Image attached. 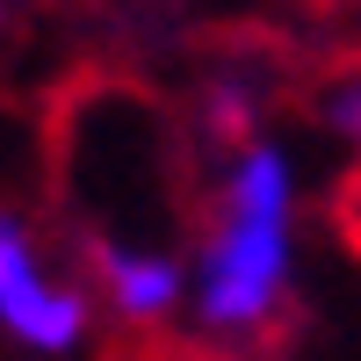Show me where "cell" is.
Returning a JSON list of instances; mask_svg holds the SVG:
<instances>
[{
  "instance_id": "cell-1",
  "label": "cell",
  "mask_w": 361,
  "mask_h": 361,
  "mask_svg": "<svg viewBox=\"0 0 361 361\" xmlns=\"http://www.w3.org/2000/svg\"><path fill=\"white\" fill-rule=\"evenodd\" d=\"M304 282V159L282 130L224 145L188 238V325L209 354H253L289 325Z\"/></svg>"
},
{
  "instance_id": "cell-5",
  "label": "cell",
  "mask_w": 361,
  "mask_h": 361,
  "mask_svg": "<svg viewBox=\"0 0 361 361\" xmlns=\"http://www.w3.org/2000/svg\"><path fill=\"white\" fill-rule=\"evenodd\" d=\"M311 123L361 173V58H340V66H325L311 80Z\"/></svg>"
},
{
  "instance_id": "cell-3",
  "label": "cell",
  "mask_w": 361,
  "mask_h": 361,
  "mask_svg": "<svg viewBox=\"0 0 361 361\" xmlns=\"http://www.w3.org/2000/svg\"><path fill=\"white\" fill-rule=\"evenodd\" d=\"M87 282L109 325L123 333H173L188 325V246H173L159 231H130V224H102L87 231Z\"/></svg>"
},
{
  "instance_id": "cell-6",
  "label": "cell",
  "mask_w": 361,
  "mask_h": 361,
  "mask_svg": "<svg viewBox=\"0 0 361 361\" xmlns=\"http://www.w3.org/2000/svg\"><path fill=\"white\" fill-rule=\"evenodd\" d=\"M347 231H354V246H361V173L347 180Z\"/></svg>"
},
{
  "instance_id": "cell-4",
  "label": "cell",
  "mask_w": 361,
  "mask_h": 361,
  "mask_svg": "<svg viewBox=\"0 0 361 361\" xmlns=\"http://www.w3.org/2000/svg\"><path fill=\"white\" fill-rule=\"evenodd\" d=\"M195 130L217 145V152L260 137V130H275V80H267V66H253V58L217 66L195 87Z\"/></svg>"
},
{
  "instance_id": "cell-2",
  "label": "cell",
  "mask_w": 361,
  "mask_h": 361,
  "mask_svg": "<svg viewBox=\"0 0 361 361\" xmlns=\"http://www.w3.org/2000/svg\"><path fill=\"white\" fill-rule=\"evenodd\" d=\"M102 325L87 260L29 202L0 195V340L29 361H80Z\"/></svg>"
}]
</instances>
